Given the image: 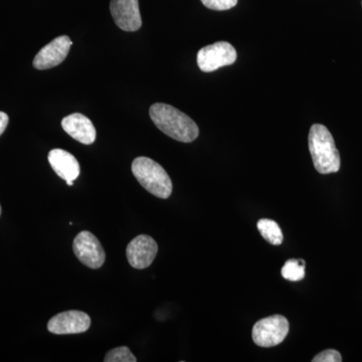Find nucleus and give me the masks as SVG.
<instances>
[{"label":"nucleus","instance_id":"1","mask_svg":"<svg viewBox=\"0 0 362 362\" xmlns=\"http://www.w3.org/2000/svg\"><path fill=\"white\" fill-rule=\"evenodd\" d=\"M149 114L156 127L176 141L189 143L199 137V129L194 121L170 105H152Z\"/></svg>","mask_w":362,"mask_h":362},{"label":"nucleus","instance_id":"2","mask_svg":"<svg viewBox=\"0 0 362 362\" xmlns=\"http://www.w3.org/2000/svg\"><path fill=\"white\" fill-rule=\"evenodd\" d=\"M314 168L321 175H329L339 171L340 156L330 131L321 124L312 125L308 136Z\"/></svg>","mask_w":362,"mask_h":362},{"label":"nucleus","instance_id":"3","mask_svg":"<svg viewBox=\"0 0 362 362\" xmlns=\"http://www.w3.org/2000/svg\"><path fill=\"white\" fill-rule=\"evenodd\" d=\"M132 173L138 182L150 194L166 199L173 194V182L160 164L148 157H137L132 163Z\"/></svg>","mask_w":362,"mask_h":362},{"label":"nucleus","instance_id":"4","mask_svg":"<svg viewBox=\"0 0 362 362\" xmlns=\"http://www.w3.org/2000/svg\"><path fill=\"white\" fill-rule=\"evenodd\" d=\"M289 328V322L284 316L267 317L255 324L252 331V340L259 347H274L284 341Z\"/></svg>","mask_w":362,"mask_h":362},{"label":"nucleus","instance_id":"5","mask_svg":"<svg viewBox=\"0 0 362 362\" xmlns=\"http://www.w3.org/2000/svg\"><path fill=\"white\" fill-rule=\"evenodd\" d=\"M237 61V51L230 42H218L202 47L197 52V65L204 73H211L233 65Z\"/></svg>","mask_w":362,"mask_h":362},{"label":"nucleus","instance_id":"6","mask_svg":"<svg viewBox=\"0 0 362 362\" xmlns=\"http://www.w3.org/2000/svg\"><path fill=\"white\" fill-rule=\"evenodd\" d=\"M73 249L78 261L88 268L96 270L104 265L106 254L101 243L92 233L84 230L78 233L74 240Z\"/></svg>","mask_w":362,"mask_h":362},{"label":"nucleus","instance_id":"7","mask_svg":"<svg viewBox=\"0 0 362 362\" xmlns=\"http://www.w3.org/2000/svg\"><path fill=\"white\" fill-rule=\"evenodd\" d=\"M90 326V318L87 313L71 310L52 317L47 323V329L57 335L80 334L89 330Z\"/></svg>","mask_w":362,"mask_h":362},{"label":"nucleus","instance_id":"8","mask_svg":"<svg viewBox=\"0 0 362 362\" xmlns=\"http://www.w3.org/2000/svg\"><path fill=\"white\" fill-rule=\"evenodd\" d=\"M158 252V245L153 238L140 235L134 238L126 249V257L133 268L142 270L148 268Z\"/></svg>","mask_w":362,"mask_h":362},{"label":"nucleus","instance_id":"9","mask_svg":"<svg viewBox=\"0 0 362 362\" xmlns=\"http://www.w3.org/2000/svg\"><path fill=\"white\" fill-rule=\"evenodd\" d=\"M73 45L68 35H61L45 45L33 59V65L37 70H47L63 63Z\"/></svg>","mask_w":362,"mask_h":362},{"label":"nucleus","instance_id":"10","mask_svg":"<svg viewBox=\"0 0 362 362\" xmlns=\"http://www.w3.org/2000/svg\"><path fill=\"white\" fill-rule=\"evenodd\" d=\"M110 11L117 26L125 32H136L142 25L138 0H111Z\"/></svg>","mask_w":362,"mask_h":362},{"label":"nucleus","instance_id":"11","mask_svg":"<svg viewBox=\"0 0 362 362\" xmlns=\"http://www.w3.org/2000/svg\"><path fill=\"white\" fill-rule=\"evenodd\" d=\"M62 127L69 135L85 145H90L96 140L97 132L92 121L80 113L66 116L62 121Z\"/></svg>","mask_w":362,"mask_h":362},{"label":"nucleus","instance_id":"12","mask_svg":"<svg viewBox=\"0 0 362 362\" xmlns=\"http://www.w3.org/2000/svg\"><path fill=\"white\" fill-rule=\"evenodd\" d=\"M47 158L52 168L62 180L74 181L80 175V163L70 152L63 149H52Z\"/></svg>","mask_w":362,"mask_h":362},{"label":"nucleus","instance_id":"13","mask_svg":"<svg viewBox=\"0 0 362 362\" xmlns=\"http://www.w3.org/2000/svg\"><path fill=\"white\" fill-rule=\"evenodd\" d=\"M257 228H258L262 237L267 242L270 243L274 246H280L282 244L283 240H284L282 230H281L280 226L275 221L262 218L257 223Z\"/></svg>","mask_w":362,"mask_h":362},{"label":"nucleus","instance_id":"14","mask_svg":"<svg viewBox=\"0 0 362 362\" xmlns=\"http://www.w3.org/2000/svg\"><path fill=\"white\" fill-rule=\"evenodd\" d=\"M283 278L292 282L301 281L305 277V262L303 259H288L281 270Z\"/></svg>","mask_w":362,"mask_h":362},{"label":"nucleus","instance_id":"15","mask_svg":"<svg viewBox=\"0 0 362 362\" xmlns=\"http://www.w3.org/2000/svg\"><path fill=\"white\" fill-rule=\"evenodd\" d=\"M105 362H136L137 358L133 356L131 350L126 346L117 347L106 354Z\"/></svg>","mask_w":362,"mask_h":362},{"label":"nucleus","instance_id":"16","mask_svg":"<svg viewBox=\"0 0 362 362\" xmlns=\"http://www.w3.org/2000/svg\"><path fill=\"white\" fill-rule=\"evenodd\" d=\"M202 4L213 11H228L237 6L238 0H202Z\"/></svg>","mask_w":362,"mask_h":362},{"label":"nucleus","instance_id":"17","mask_svg":"<svg viewBox=\"0 0 362 362\" xmlns=\"http://www.w3.org/2000/svg\"><path fill=\"white\" fill-rule=\"evenodd\" d=\"M313 362H341V354L334 349L324 350L320 354H317L313 359Z\"/></svg>","mask_w":362,"mask_h":362},{"label":"nucleus","instance_id":"18","mask_svg":"<svg viewBox=\"0 0 362 362\" xmlns=\"http://www.w3.org/2000/svg\"><path fill=\"white\" fill-rule=\"evenodd\" d=\"M8 116L4 112H0V135L6 131L7 125H8Z\"/></svg>","mask_w":362,"mask_h":362},{"label":"nucleus","instance_id":"19","mask_svg":"<svg viewBox=\"0 0 362 362\" xmlns=\"http://www.w3.org/2000/svg\"><path fill=\"white\" fill-rule=\"evenodd\" d=\"M66 185H69V187H73V185H74V181L68 180V181H66Z\"/></svg>","mask_w":362,"mask_h":362},{"label":"nucleus","instance_id":"20","mask_svg":"<svg viewBox=\"0 0 362 362\" xmlns=\"http://www.w3.org/2000/svg\"><path fill=\"white\" fill-rule=\"evenodd\" d=\"M0 214H1V207H0Z\"/></svg>","mask_w":362,"mask_h":362}]
</instances>
